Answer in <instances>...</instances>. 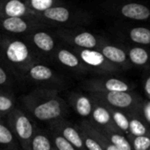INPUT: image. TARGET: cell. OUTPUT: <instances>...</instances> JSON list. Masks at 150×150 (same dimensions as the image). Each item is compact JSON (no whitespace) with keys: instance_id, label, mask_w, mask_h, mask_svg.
Returning a JSON list of instances; mask_svg holds the SVG:
<instances>
[{"instance_id":"obj_1","label":"cell","mask_w":150,"mask_h":150,"mask_svg":"<svg viewBox=\"0 0 150 150\" xmlns=\"http://www.w3.org/2000/svg\"><path fill=\"white\" fill-rule=\"evenodd\" d=\"M22 100L30 113L40 121H57L66 113L65 103L56 90L37 89Z\"/></svg>"},{"instance_id":"obj_2","label":"cell","mask_w":150,"mask_h":150,"mask_svg":"<svg viewBox=\"0 0 150 150\" xmlns=\"http://www.w3.org/2000/svg\"><path fill=\"white\" fill-rule=\"evenodd\" d=\"M0 49L6 61L23 75L31 66L38 63L31 47L21 40L0 36Z\"/></svg>"},{"instance_id":"obj_3","label":"cell","mask_w":150,"mask_h":150,"mask_svg":"<svg viewBox=\"0 0 150 150\" xmlns=\"http://www.w3.org/2000/svg\"><path fill=\"white\" fill-rule=\"evenodd\" d=\"M10 128L19 142L23 150H31V142L35 127L30 118L19 109H13L9 114Z\"/></svg>"},{"instance_id":"obj_4","label":"cell","mask_w":150,"mask_h":150,"mask_svg":"<svg viewBox=\"0 0 150 150\" xmlns=\"http://www.w3.org/2000/svg\"><path fill=\"white\" fill-rule=\"evenodd\" d=\"M47 25L35 18H8L0 19V30L13 34L30 33Z\"/></svg>"},{"instance_id":"obj_5","label":"cell","mask_w":150,"mask_h":150,"mask_svg":"<svg viewBox=\"0 0 150 150\" xmlns=\"http://www.w3.org/2000/svg\"><path fill=\"white\" fill-rule=\"evenodd\" d=\"M56 35L62 40L83 49H91L98 45L97 38L89 32L73 33L67 29L59 28L56 31Z\"/></svg>"},{"instance_id":"obj_6","label":"cell","mask_w":150,"mask_h":150,"mask_svg":"<svg viewBox=\"0 0 150 150\" xmlns=\"http://www.w3.org/2000/svg\"><path fill=\"white\" fill-rule=\"evenodd\" d=\"M34 18L25 2L20 0H0V19L8 18Z\"/></svg>"},{"instance_id":"obj_7","label":"cell","mask_w":150,"mask_h":150,"mask_svg":"<svg viewBox=\"0 0 150 150\" xmlns=\"http://www.w3.org/2000/svg\"><path fill=\"white\" fill-rule=\"evenodd\" d=\"M52 130L59 133L76 149L83 150L85 148L80 133L76 128H74L73 127H71L69 124L66 123L62 120L54 121L52 123Z\"/></svg>"},{"instance_id":"obj_8","label":"cell","mask_w":150,"mask_h":150,"mask_svg":"<svg viewBox=\"0 0 150 150\" xmlns=\"http://www.w3.org/2000/svg\"><path fill=\"white\" fill-rule=\"evenodd\" d=\"M28 35L31 43L39 51L45 54H49L54 50L55 41L49 33L44 30L36 29L28 33Z\"/></svg>"},{"instance_id":"obj_9","label":"cell","mask_w":150,"mask_h":150,"mask_svg":"<svg viewBox=\"0 0 150 150\" xmlns=\"http://www.w3.org/2000/svg\"><path fill=\"white\" fill-rule=\"evenodd\" d=\"M121 13L124 17L135 20H145L150 16L149 9L147 6L135 3L127 4L122 6Z\"/></svg>"},{"instance_id":"obj_10","label":"cell","mask_w":150,"mask_h":150,"mask_svg":"<svg viewBox=\"0 0 150 150\" xmlns=\"http://www.w3.org/2000/svg\"><path fill=\"white\" fill-rule=\"evenodd\" d=\"M25 76L36 82H47L54 78V75L53 70L46 65L36 63L29 68L26 71Z\"/></svg>"},{"instance_id":"obj_11","label":"cell","mask_w":150,"mask_h":150,"mask_svg":"<svg viewBox=\"0 0 150 150\" xmlns=\"http://www.w3.org/2000/svg\"><path fill=\"white\" fill-rule=\"evenodd\" d=\"M28 9L33 13L34 18L39 14L45 12L46 11L62 4V2L58 0H29L25 1Z\"/></svg>"},{"instance_id":"obj_12","label":"cell","mask_w":150,"mask_h":150,"mask_svg":"<svg viewBox=\"0 0 150 150\" xmlns=\"http://www.w3.org/2000/svg\"><path fill=\"white\" fill-rule=\"evenodd\" d=\"M80 59L89 66L97 68L105 63V56L102 53L91 49H82L79 51Z\"/></svg>"},{"instance_id":"obj_13","label":"cell","mask_w":150,"mask_h":150,"mask_svg":"<svg viewBox=\"0 0 150 150\" xmlns=\"http://www.w3.org/2000/svg\"><path fill=\"white\" fill-rule=\"evenodd\" d=\"M31 150H54L52 140L44 132L35 129L31 142Z\"/></svg>"},{"instance_id":"obj_14","label":"cell","mask_w":150,"mask_h":150,"mask_svg":"<svg viewBox=\"0 0 150 150\" xmlns=\"http://www.w3.org/2000/svg\"><path fill=\"white\" fill-rule=\"evenodd\" d=\"M106 100L109 104L115 107L119 108H126L132 105L133 98L127 92H120V91H112L108 92L106 95Z\"/></svg>"},{"instance_id":"obj_15","label":"cell","mask_w":150,"mask_h":150,"mask_svg":"<svg viewBox=\"0 0 150 150\" xmlns=\"http://www.w3.org/2000/svg\"><path fill=\"white\" fill-rule=\"evenodd\" d=\"M55 54H56L55 57L57 58L58 62H61L63 66L75 69L79 67L80 65L79 58L69 50H67L65 48H61L56 52Z\"/></svg>"},{"instance_id":"obj_16","label":"cell","mask_w":150,"mask_h":150,"mask_svg":"<svg viewBox=\"0 0 150 150\" xmlns=\"http://www.w3.org/2000/svg\"><path fill=\"white\" fill-rule=\"evenodd\" d=\"M102 54L105 56V58L116 63H122L127 59L126 53L122 49L113 46L104 47L102 49Z\"/></svg>"},{"instance_id":"obj_17","label":"cell","mask_w":150,"mask_h":150,"mask_svg":"<svg viewBox=\"0 0 150 150\" xmlns=\"http://www.w3.org/2000/svg\"><path fill=\"white\" fill-rule=\"evenodd\" d=\"M74 107L76 112L82 117H87L92 112V105L85 96H78L74 100Z\"/></svg>"},{"instance_id":"obj_18","label":"cell","mask_w":150,"mask_h":150,"mask_svg":"<svg viewBox=\"0 0 150 150\" xmlns=\"http://www.w3.org/2000/svg\"><path fill=\"white\" fill-rule=\"evenodd\" d=\"M131 40L138 44L148 45L150 43V30L146 27H135L130 32Z\"/></svg>"},{"instance_id":"obj_19","label":"cell","mask_w":150,"mask_h":150,"mask_svg":"<svg viewBox=\"0 0 150 150\" xmlns=\"http://www.w3.org/2000/svg\"><path fill=\"white\" fill-rule=\"evenodd\" d=\"M129 58L136 65H144L149 61V54L144 48L134 47L129 52Z\"/></svg>"},{"instance_id":"obj_20","label":"cell","mask_w":150,"mask_h":150,"mask_svg":"<svg viewBox=\"0 0 150 150\" xmlns=\"http://www.w3.org/2000/svg\"><path fill=\"white\" fill-rule=\"evenodd\" d=\"M52 142L56 150H76L64 137L56 131L52 130Z\"/></svg>"},{"instance_id":"obj_21","label":"cell","mask_w":150,"mask_h":150,"mask_svg":"<svg viewBox=\"0 0 150 150\" xmlns=\"http://www.w3.org/2000/svg\"><path fill=\"white\" fill-rule=\"evenodd\" d=\"M92 117L93 120L100 125H106L107 123H109V121L111 120V115L109 113V112L101 106H97L93 111H92Z\"/></svg>"},{"instance_id":"obj_22","label":"cell","mask_w":150,"mask_h":150,"mask_svg":"<svg viewBox=\"0 0 150 150\" xmlns=\"http://www.w3.org/2000/svg\"><path fill=\"white\" fill-rule=\"evenodd\" d=\"M15 136L11 129L3 124H0V145L11 146L14 143Z\"/></svg>"},{"instance_id":"obj_23","label":"cell","mask_w":150,"mask_h":150,"mask_svg":"<svg viewBox=\"0 0 150 150\" xmlns=\"http://www.w3.org/2000/svg\"><path fill=\"white\" fill-rule=\"evenodd\" d=\"M105 88L109 91V92H112V91H120V92H126L128 91L129 87L128 85L118 79H109L105 82Z\"/></svg>"},{"instance_id":"obj_24","label":"cell","mask_w":150,"mask_h":150,"mask_svg":"<svg viewBox=\"0 0 150 150\" xmlns=\"http://www.w3.org/2000/svg\"><path fill=\"white\" fill-rule=\"evenodd\" d=\"M111 142L113 146L118 148L120 150H132V147L128 141L120 134H113L111 137Z\"/></svg>"},{"instance_id":"obj_25","label":"cell","mask_w":150,"mask_h":150,"mask_svg":"<svg viewBox=\"0 0 150 150\" xmlns=\"http://www.w3.org/2000/svg\"><path fill=\"white\" fill-rule=\"evenodd\" d=\"M129 128H130V131L131 133L135 135L136 137L138 136H143L145 135L147 130H146V127H144V125L138 120H132L129 123Z\"/></svg>"},{"instance_id":"obj_26","label":"cell","mask_w":150,"mask_h":150,"mask_svg":"<svg viewBox=\"0 0 150 150\" xmlns=\"http://www.w3.org/2000/svg\"><path fill=\"white\" fill-rule=\"evenodd\" d=\"M81 135L83 141L84 147L88 150H104L102 146L98 143V142L96 139L87 135L84 132Z\"/></svg>"},{"instance_id":"obj_27","label":"cell","mask_w":150,"mask_h":150,"mask_svg":"<svg viewBox=\"0 0 150 150\" xmlns=\"http://www.w3.org/2000/svg\"><path fill=\"white\" fill-rule=\"evenodd\" d=\"M150 148V138L148 136H138L134 141V150H148Z\"/></svg>"},{"instance_id":"obj_28","label":"cell","mask_w":150,"mask_h":150,"mask_svg":"<svg viewBox=\"0 0 150 150\" xmlns=\"http://www.w3.org/2000/svg\"><path fill=\"white\" fill-rule=\"evenodd\" d=\"M113 120L117 126L122 129L123 131H127L129 129V121L127 118L121 112H114L113 113Z\"/></svg>"},{"instance_id":"obj_29","label":"cell","mask_w":150,"mask_h":150,"mask_svg":"<svg viewBox=\"0 0 150 150\" xmlns=\"http://www.w3.org/2000/svg\"><path fill=\"white\" fill-rule=\"evenodd\" d=\"M13 106L14 102L10 97L0 94V112H11L13 110Z\"/></svg>"},{"instance_id":"obj_30","label":"cell","mask_w":150,"mask_h":150,"mask_svg":"<svg viewBox=\"0 0 150 150\" xmlns=\"http://www.w3.org/2000/svg\"><path fill=\"white\" fill-rule=\"evenodd\" d=\"M9 82V76L6 71L0 66V85H5Z\"/></svg>"},{"instance_id":"obj_31","label":"cell","mask_w":150,"mask_h":150,"mask_svg":"<svg viewBox=\"0 0 150 150\" xmlns=\"http://www.w3.org/2000/svg\"><path fill=\"white\" fill-rule=\"evenodd\" d=\"M145 91L147 95L149 96V98L150 99V76L147 79L146 83H145Z\"/></svg>"},{"instance_id":"obj_32","label":"cell","mask_w":150,"mask_h":150,"mask_svg":"<svg viewBox=\"0 0 150 150\" xmlns=\"http://www.w3.org/2000/svg\"><path fill=\"white\" fill-rule=\"evenodd\" d=\"M145 115L149 120V121H150V104H149L145 108Z\"/></svg>"},{"instance_id":"obj_33","label":"cell","mask_w":150,"mask_h":150,"mask_svg":"<svg viewBox=\"0 0 150 150\" xmlns=\"http://www.w3.org/2000/svg\"><path fill=\"white\" fill-rule=\"evenodd\" d=\"M105 150H120L118 148H116L115 146H113L112 144V145H108V146H106V148H105Z\"/></svg>"}]
</instances>
